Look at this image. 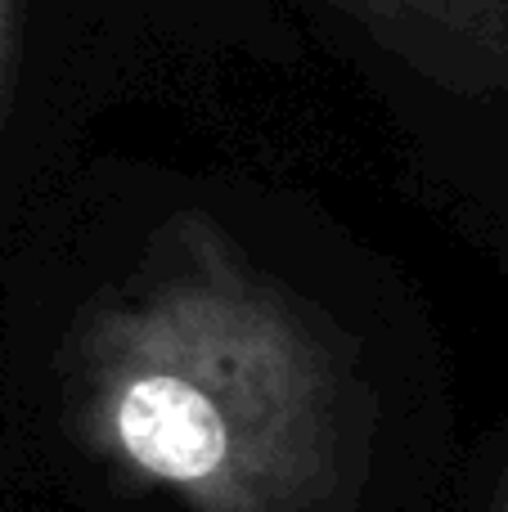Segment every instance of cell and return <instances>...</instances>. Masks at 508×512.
Here are the masks:
<instances>
[{"label":"cell","instance_id":"cell-1","mask_svg":"<svg viewBox=\"0 0 508 512\" xmlns=\"http://www.w3.org/2000/svg\"><path fill=\"white\" fill-rule=\"evenodd\" d=\"M81 450L189 512H356L374 396L356 342L180 212L68 342Z\"/></svg>","mask_w":508,"mask_h":512},{"label":"cell","instance_id":"cell-2","mask_svg":"<svg viewBox=\"0 0 508 512\" xmlns=\"http://www.w3.org/2000/svg\"><path fill=\"white\" fill-rule=\"evenodd\" d=\"M450 95H508V0H320Z\"/></svg>","mask_w":508,"mask_h":512},{"label":"cell","instance_id":"cell-3","mask_svg":"<svg viewBox=\"0 0 508 512\" xmlns=\"http://www.w3.org/2000/svg\"><path fill=\"white\" fill-rule=\"evenodd\" d=\"M23 5L27 0H0V126L9 117L18 77V41H23Z\"/></svg>","mask_w":508,"mask_h":512},{"label":"cell","instance_id":"cell-4","mask_svg":"<svg viewBox=\"0 0 508 512\" xmlns=\"http://www.w3.org/2000/svg\"><path fill=\"white\" fill-rule=\"evenodd\" d=\"M491 512H508V468L500 477V490H495V499H491Z\"/></svg>","mask_w":508,"mask_h":512}]
</instances>
